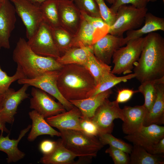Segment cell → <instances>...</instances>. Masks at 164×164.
<instances>
[{
  "label": "cell",
  "mask_w": 164,
  "mask_h": 164,
  "mask_svg": "<svg viewBox=\"0 0 164 164\" xmlns=\"http://www.w3.org/2000/svg\"><path fill=\"white\" fill-rule=\"evenodd\" d=\"M133 69L141 83L164 77V38L153 32L145 37L142 49Z\"/></svg>",
  "instance_id": "cell-1"
},
{
  "label": "cell",
  "mask_w": 164,
  "mask_h": 164,
  "mask_svg": "<svg viewBox=\"0 0 164 164\" xmlns=\"http://www.w3.org/2000/svg\"><path fill=\"white\" fill-rule=\"evenodd\" d=\"M96 85L94 77L83 66L65 65L59 70L57 87L62 95L69 101L89 97Z\"/></svg>",
  "instance_id": "cell-2"
},
{
  "label": "cell",
  "mask_w": 164,
  "mask_h": 164,
  "mask_svg": "<svg viewBox=\"0 0 164 164\" xmlns=\"http://www.w3.org/2000/svg\"><path fill=\"white\" fill-rule=\"evenodd\" d=\"M12 58L21 68L26 78L29 79L35 78L46 71L59 70L63 66L55 58L36 53L22 37L17 43Z\"/></svg>",
  "instance_id": "cell-3"
},
{
  "label": "cell",
  "mask_w": 164,
  "mask_h": 164,
  "mask_svg": "<svg viewBox=\"0 0 164 164\" xmlns=\"http://www.w3.org/2000/svg\"><path fill=\"white\" fill-rule=\"evenodd\" d=\"M61 140L68 150L80 157H95L104 146L96 136L75 130H61Z\"/></svg>",
  "instance_id": "cell-4"
},
{
  "label": "cell",
  "mask_w": 164,
  "mask_h": 164,
  "mask_svg": "<svg viewBox=\"0 0 164 164\" xmlns=\"http://www.w3.org/2000/svg\"><path fill=\"white\" fill-rule=\"evenodd\" d=\"M148 10L146 7L138 8L131 5L121 6L116 12L115 21L109 27L108 33L123 36L125 32L138 29L144 22Z\"/></svg>",
  "instance_id": "cell-5"
},
{
  "label": "cell",
  "mask_w": 164,
  "mask_h": 164,
  "mask_svg": "<svg viewBox=\"0 0 164 164\" xmlns=\"http://www.w3.org/2000/svg\"><path fill=\"white\" fill-rule=\"evenodd\" d=\"M145 37L128 41L124 46L117 50L112 59L114 66L111 70L115 74H126L132 72L134 63L138 60L143 46Z\"/></svg>",
  "instance_id": "cell-6"
},
{
  "label": "cell",
  "mask_w": 164,
  "mask_h": 164,
  "mask_svg": "<svg viewBox=\"0 0 164 164\" xmlns=\"http://www.w3.org/2000/svg\"><path fill=\"white\" fill-rule=\"evenodd\" d=\"M59 70L46 71L32 79H20L17 82L19 84H27L43 90L56 98L68 111L74 106L62 95L58 89L57 79Z\"/></svg>",
  "instance_id": "cell-7"
},
{
  "label": "cell",
  "mask_w": 164,
  "mask_h": 164,
  "mask_svg": "<svg viewBox=\"0 0 164 164\" xmlns=\"http://www.w3.org/2000/svg\"><path fill=\"white\" fill-rule=\"evenodd\" d=\"M16 13L21 19L26 28V36L30 38L36 32L43 22L39 6L29 0H9Z\"/></svg>",
  "instance_id": "cell-8"
},
{
  "label": "cell",
  "mask_w": 164,
  "mask_h": 164,
  "mask_svg": "<svg viewBox=\"0 0 164 164\" xmlns=\"http://www.w3.org/2000/svg\"><path fill=\"white\" fill-rule=\"evenodd\" d=\"M28 39V45L37 54L56 59L60 56L54 43L51 27L44 22L33 36Z\"/></svg>",
  "instance_id": "cell-9"
},
{
  "label": "cell",
  "mask_w": 164,
  "mask_h": 164,
  "mask_svg": "<svg viewBox=\"0 0 164 164\" xmlns=\"http://www.w3.org/2000/svg\"><path fill=\"white\" fill-rule=\"evenodd\" d=\"M117 118L124 121L122 109L116 101H110L107 98L97 108L91 119L97 125L99 133H111L114 127L113 121Z\"/></svg>",
  "instance_id": "cell-10"
},
{
  "label": "cell",
  "mask_w": 164,
  "mask_h": 164,
  "mask_svg": "<svg viewBox=\"0 0 164 164\" xmlns=\"http://www.w3.org/2000/svg\"><path fill=\"white\" fill-rule=\"evenodd\" d=\"M31 95L30 108L45 118L66 111L60 102H56L47 93L40 89L33 87Z\"/></svg>",
  "instance_id": "cell-11"
},
{
  "label": "cell",
  "mask_w": 164,
  "mask_h": 164,
  "mask_svg": "<svg viewBox=\"0 0 164 164\" xmlns=\"http://www.w3.org/2000/svg\"><path fill=\"white\" fill-rule=\"evenodd\" d=\"M163 138L164 127L155 124L143 125L137 131L124 137L134 145L142 147L150 153L153 146Z\"/></svg>",
  "instance_id": "cell-12"
},
{
  "label": "cell",
  "mask_w": 164,
  "mask_h": 164,
  "mask_svg": "<svg viewBox=\"0 0 164 164\" xmlns=\"http://www.w3.org/2000/svg\"><path fill=\"white\" fill-rule=\"evenodd\" d=\"M23 85L16 91L9 88L5 94L1 115L6 123L13 124L19 105L22 101L29 98V95L26 91L29 86L27 84Z\"/></svg>",
  "instance_id": "cell-13"
},
{
  "label": "cell",
  "mask_w": 164,
  "mask_h": 164,
  "mask_svg": "<svg viewBox=\"0 0 164 164\" xmlns=\"http://www.w3.org/2000/svg\"><path fill=\"white\" fill-rule=\"evenodd\" d=\"M58 11L60 26L74 36L81 23L80 12L71 0H59Z\"/></svg>",
  "instance_id": "cell-14"
},
{
  "label": "cell",
  "mask_w": 164,
  "mask_h": 164,
  "mask_svg": "<svg viewBox=\"0 0 164 164\" xmlns=\"http://www.w3.org/2000/svg\"><path fill=\"white\" fill-rule=\"evenodd\" d=\"M125 45L123 36L108 33L92 45V51L98 59L109 65L115 51Z\"/></svg>",
  "instance_id": "cell-15"
},
{
  "label": "cell",
  "mask_w": 164,
  "mask_h": 164,
  "mask_svg": "<svg viewBox=\"0 0 164 164\" xmlns=\"http://www.w3.org/2000/svg\"><path fill=\"white\" fill-rule=\"evenodd\" d=\"M14 7L9 0H5L0 8V50L10 48L9 38L16 21Z\"/></svg>",
  "instance_id": "cell-16"
},
{
  "label": "cell",
  "mask_w": 164,
  "mask_h": 164,
  "mask_svg": "<svg viewBox=\"0 0 164 164\" xmlns=\"http://www.w3.org/2000/svg\"><path fill=\"white\" fill-rule=\"evenodd\" d=\"M124 121L122 130L126 135L133 133L143 125L145 116L148 111L143 104L134 107L125 106L122 109Z\"/></svg>",
  "instance_id": "cell-17"
},
{
  "label": "cell",
  "mask_w": 164,
  "mask_h": 164,
  "mask_svg": "<svg viewBox=\"0 0 164 164\" xmlns=\"http://www.w3.org/2000/svg\"><path fill=\"white\" fill-rule=\"evenodd\" d=\"M81 113L74 106L72 109L46 118V121L52 127L61 130H72L81 132L80 119Z\"/></svg>",
  "instance_id": "cell-18"
},
{
  "label": "cell",
  "mask_w": 164,
  "mask_h": 164,
  "mask_svg": "<svg viewBox=\"0 0 164 164\" xmlns=\"http://www.w3.org/2000/svg\"><path fill=\"white\" fill-rule=\"evenodd\" d=\"M31 127V125H29L26 128L21 130L17 139H10L9 133L6 136H3V132L1 131L0 151L4 152L7 154L8 163L16 162L25 157V153L19 149L18 145L21 140L30 130Z\"/></svg>",
  "instance_id": "cell-19"
},
{
  "label": "cell",
  "mask_w": 164,
  "mask_h": 164,
  "mask_svg": "<svg viewBox=\"0 0 164 164\" xmlns=\"http://www.w3.org/2000/svg\"><path fill=\"white\" fill-rule=\"evenodd\" d=\"M112 93L110 89L84 99L69 101L80 110L82 115L91 118L97 108Z\"/></svg>",
  "instance_id": "cell-20"
},
{
  "label": "cell",
  "mask_w": 164,
  "mask_h": 164,
  "mask_svg": "<svg viewBox=\"0 0 164 164\" xmlns=\"http://www.w3.org/2000/svg\"><path fill=\"white\" fill-rule=\"evenodd\" d=\"M145 24L140 28L127 32L124 37L125 45L130 40L138 38L144 35L157 31H164V19L156 16L150 12H147L144 20Z\"/></svg>",
  "instance_id": "cell-21"
},
{
  "label": "cell",
  "mask_w": 164,
  "mask_h": 164,
  "mask_svg": "<svg viewBox=\"0 0 164 164\" xmlns=\"http://www.w3.org/2000/svg\"><path fill=\"white\" fill-rule=\"evenodd\" d=\"M29 115L32 121L31 131L27 138L29 141H33L38 136L42 135L60 137V132L53 129L45 118L36 111H30Z\"/></svg>",
  "instance_id": "cell-22"
},
{
  "label": "cell",
  "mask_w": 164,
  "mask_h": 164,
  "mask_svg": "<svg viewBox=\"0 0 164 164\" xmlns=\"http://www.w3.org/2000/svg\"><path fill=\"white\" fill-rule=\"evenodd\" d=\"M164 124V82L159 84L157 87L155 100L151 109L148 111L143 125Z\"/></svg>",
  "instance_id": "cell-23"
},
{
  "label": "cell",
  "mask_w": 164,
  "mask_h": 164,
  "mask_svg": "<svg viewBox=\"0 0 164 164\" xmlns=\"http://www.w3.org/2000/svg\"><path fill=\"white\" fill-rule=\"evenodd\" d=\"M77 157H80L66 148L61 139L57 141L56 145L50 153L43 155L39 162L43 164H70Z\"/></svg>",
  "instance_id": "cell-24"
},
{
  "label": "cell",
  "mask_w": 164,
  "mask_h": 164,
  "mask_svg": "<svg viewBox=\"0 0 164 164\" xmlns=\"http://www.w3.org/2000/svg\"><path fill=\"white\" fill-rule=\"evenodd\" d=\"M92 47H87L81 44L78 47H72L56 59L62 65L75 64L84 66L87 62Z\"/></svg>",
  "instance_id": "cell-25"
},
{
  "label": "cell",
  "mask_w": 164,
  "mask_h": 164,
  "mask_svg": "<svg viewBox=\"0 0 164 164\" xmlns=\"http://www.w3.org/2000/svg\"><path fill=\"white\" fill-rule=\"evenodd\" d=\"M96 41L94 29L90 23L82 17L79 29L73 36L71 47H78L80 44L85 46L91 47Z\"/></svg>",
  "instance_id": "cell-26"
},
{
  "label": "cell",
  "mask_w": 164,
  "mask_h": 164,
  "mask_svg": "<svg viewBox=\"0 0 164 164\" xmlns=\"http://www.w3.org/2000/svg\"><path fill=\"white\" fill-rule=\"evenodd\" d=\"M131 164H163L164 156L149 152L142 147L134 145L130 154Z\"/></svg>",
  "instance_id": "cell-27"
},
{
  "label": "cell",
  "mask_w": 164,
  "mask_h": 164,
  "mask_svg": "<svg viewBox=\"0 0 164 164\" xmlns=\"http://www.w3.org/2000/svg\"><path fill=\"white\" fill-rule=\"evenodd\" d=\"M94 77L96 85L112 73L111 67L97 58L92 51L90 52L88 60L84 66Z\"/></svg>",
  "instance_id": "cell-28"
},
{
  "label": "cell",
  "mask_w": 164,
  "mask_h": 164,
  "mask_svg": "<svg viewBox=\"0 0 164 164\" xmlns=\"http://www.w3.org/2000/svg\"><path fill=\"white\" fill-rule=\"evenodd\" d=\"M59 0H47L40 6L43 22L51 28L60 26L58 6Z\"/></svg>",
  "instance_id": "cell-29"
},
{
  "label": "cell",
  "mask_w": 164,
  "mask_h": 164,
  "mask_svg": "<svg viewBox=\"0 0 164 164\" xmlns=\"http://www.w3.org/2000/svg\"><path fill=\"white\" fill-rule=\"evenodd\" d=\"M164 82V77L153 80L145 81L141 83L138 91L143 95L145 98L144 104L148 111L151 109L156 96L158 85Z\"/></svg>",
  "instance_id": "cell-30"
},
{
  "label": "cell",
  "mask_w": 164,
  "mask_h": 164,
  "mask_svg": "<svg viewBox=\"0 0 164 164\" xmlns=\"http://www.w3.org/2000/svg\"><path fill=\"white\" fill-rule=\"evenodd\" d=\"M51 29L54 43L61 56L71 47L73 36L60 26Z\"/></svg>",
  "instance_id": "cell-31"
},
{
  "label": "cell",
  "mask_w": 164,
  "mask_h": 164,
  "mask_svg": "<svg viewBox=\"0 0 164 164\" xmlns=\"http://www.w3.org/2000/svg\"><path fill=\"white\" fill-rule=\"evenodd\" d=\"M134 78H135L134 73L121 77H117L112 73L96 85L89 97L111 89L112 87L120 83L126 82Z\"/></svg>",
  "instance_id": "cell-32"
},
{
  "label": "cell",
  "mask_w": 164,
  "mask_h": 164,
  "mask_svg": "<svg viewBox=\"0 0 164 164\" xmlns=\"http://www.w3.org/2000/svg\"><path fill=\"white\" fill-rule=\"evenodd\" d=\"M98 136L99 140L104 146L108 145L109 146L120 149L128 154L131 152L133 146L115 137L111 133H100Z\"/></svg>",
  "instance_id": "cell-33"
},
{
  "label": "cell",
  "mask_w": 164,
  "mask_h": 164,
  "mask_svg": "<svg viewBox=\"0 0 164 164\" xmlns=\"http://www.w3.org/2000/svg\"><path fill=\"white\" fill-rule=\"evenodd\" d=\"M80 12L82 17L94 29L97 41L108 33L109 26L101 18L90 16L82 12Z\"/></svg>",
  "instance_id": "cell-34"
},
{
  "label": "cell",
  "mask_w": 164,
  "mask_h": 164,
  "mask_svg": "<svg viewBox=\"0 0 164 164\" xmlns=\"http://www.w3.org/2000/svg\"><path fill=\"white\" fill-rule=\"evenodd\" d=\"M23 78H26V76L19 66L17 65L15 74L10 76L2 70L0 65V96L5 93L12 83Z\"/></svg>",
  "instance_id": "cell-35"
},
{
  "label": "cell",
  "mask_w": 164,
  "mask_h": 164,
  "mask_svg": "<svg viewBox=\"0 0 164 164\" xmlns=\"http://www.w3.org/2000/svg\"><path fill=\"white\" fill-rule=\"evenodd\" d=\"M80 12L91 16L101 17L95 0H71Z\"/></svg>",
  "instance_id": "cell-36"
},
{
  "label": "cell",
  "mask_w": 164,
  "mask_h": 164,
  "mask_svg": "<svg viewBox=\"0 0 164 164\" xmlns=\"http://www.w3.org/2000/svg\"><path fill=\"white\" fill-rule=\"evenodd\" d=\"M111 158L114 164L130 163L128 154L117 148L109 146L105 151Z\"/></svg>",
  "instance_id": "cell-37"
},
{
  "label": "cell",
  "mask_w": 164,
  "mask_h": 164,
  "mask_svg": "<svg viewBox=\"0 0 164 164\" xmlns=\"http://www.w3.org/2000/svg\"><path fill=\"white\" fill-rule=\"evenodd\" d=\"M98 7L101 18L109 26L116 19V14L113 13L106 4L104 0H95Z\"/></svg>",
  "instance_id": "cell-38"
},
{
  "label": "cell",
  "mask_w": 164,
  "mask_h": 164,
  "mask_svg": "<svg viewBox=\"0 0 164 164\" xmlns=\"http://www.w3.org/2000/svg\"><path fill=\"white\" fill-rule=\"evenodd\" d=\"M80 125L81 132L90 135L98 136L99 133L98 128L91 118L81 115Z\"/></svg>",
  "instance_id": "cell-39"
},
{
  "label": "cell",
  "mask_w": 164,
  "mask_h": 164,
  "mask_svg": "<svg viewBox=\"0 0 164 164\" xmlns=\"http://www.w3.org/2000/svg\"><path fill=\"white\" fill-rule=\"evenodd\" d=\"M148 2L149 0H115L110 9L113 13L116 14L118 8L122 5L131 4L136 8H143L146 7Z\"/></svg>",
  "instance_id": "cell-40"
},
{
  "label": "cell",
  "mask_w": 164,
  "mask_h": 164,
  "mask_svg": "<svg viewBox=\"0 0 164 164\" xmlns=\"http://www.w3.org/2000/svg\"><path fill=\"white\" fill-rule=\"evenodd\" d=\"M137 92H138V91H134L130 89H121L118 91L115 101L118 103L126 102Z\"/></svg>",
  "instance_id": "cell-41"
},
{
  "label": "cell",
  "mask_w": 164,
  "mask_h": 164,
  "mask_svg": "<svg viewBox=\"0 0 164 164\" xmlns=\"http://www.w3.org/2000/svg\"><path fill=\"white\" fill-rule=\"evenodd\" d=\"M57 141L50 140H45L40 143L39 148L43 155L48 154L51 153L55 149Z\"/></svg>",
  "instance_id": "cell-42"
},
{
  "label": "cell",
  "mask_w": 164,
  "mask_h": 164,
  "mask_svg": "<svg viewBox=\"0 0 164 164\" xmlns=\"http://www.w3.org/2000/svg\"><path fill=\"white\" fill-rule=\"evenodd\" d=\"M151 153L157 155H162L164 153V138L153 146Z\"/></svg>",
  "instance_id": "cell-43"
},
{
  "label": "cell",
  "mask_w": 164,
  "mask_h": 164,
  "mask_svg": "<svg viewBox=\"0 0 164 164\" xmlns=\"http://www.w3.org/2000/svg\"><path fill=\"white\" fill-rule=\"evenodd\" d=\"M2 101L0 104V131L7 133H9V131L6 127L5 122L2 119L1 115V112L2 107Z\"/></svg>",
  "instance_id": "cell-44"
},
{
  "label": "cell",
  "mask_w": 164,
  "mask_h": 164,
  "mask_svg": "<svg viewBox=\"0 0 164 164\" xmlns=\"http://www.w3.org/2000/svg\"><path fill=\"white\" fill-rule=\"evenodd\" d=\"M32 3L40 5L43 2L47 0H29Z\"/></svg>",
  "instance_id": "cell-45"
},
{
  "label": "cell",
  "mask_w": 164,
  "mask_h": 164,
  "mask_svg": "<svg viewBox=\"0 0 164 164\" xmlns=\"http://www.w3.org/2000/svg\"><path fill=\"white\" fill-rule=\"evenodd\" d=\"M111 4H112L114 2L115 0H104Z\"/></svg>",
  "instance_id": "cell-46"
},
{
  "label": "cell",
  "mask_w": 164,
  "mask_h": 164,
  "mask_svg": "<svg viewBox=\"0 0 164 164\" xmlns=\"http://www.w3.org/2000/svg\"><path fill=\"white\" fill-rule=\"evenodd\" d=\"M5 97V94L3 95L0 96V104L3 101Z\"/></svg>",
  "instance_id": "cell-47"
},
{
  "label": "cell",
  "mask_w": 164,
  "mask_h": 164,
  "mask_svg": "<svg viewBox=\"0 0 164 164\" xmlns=\"http://www.w3.org/2000/svg\"><path fill=\"white\" fill-rule=\"evenodd\" d=\"M5 0H0V8L5 1Z\"/></svg>",
  "instance_id": "cell-48"
},
{
  "label": "cell",
  "mask_w": 164,
  "mask_h": 164,
  "mask_svg": "<svg viewBox=\"0 0 164 164\" xmlns=\"http://www.w3.org/2000/svg\"><path fill=\"white\" fill-rule=\"evenodd\" d=\"M156 0H149V1L150 2H154Z\"/></svg>",
  "instance_id": "cell-49"
}]
</instances>
